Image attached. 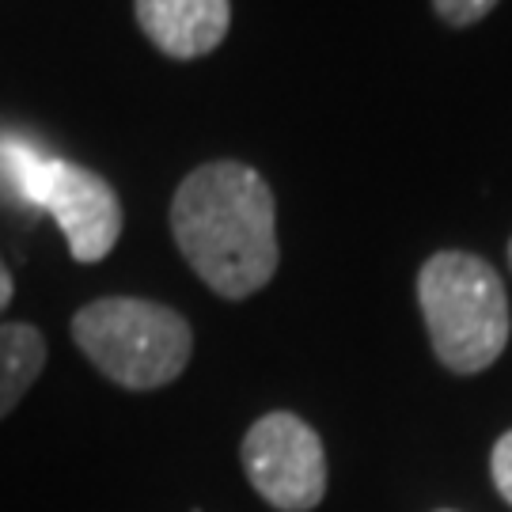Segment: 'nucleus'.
Listing matches in <instances>:
<instances>
[{
    "label": "nucleus",
    "mask_w": 512,
    "mask_h": 512,
    "mask_svg": "<svg viewBox=\"0 0 512 512\" xmlns=\"http://www.w3.org/2000/svg\"><path fill=\"white\" fill-rule=\"evenodd\" d=\"M490 475H494L497 494L512 505V429L497 437L494 452H490Z\"/></svg>",
    "instance_id": "obj_9"
},
{
    "label": "nucleus",
    "mask_w": 512,
    "mask_h": 512,
    "mask_svg": "<svg viewBox=\"0 0 512 512\" xmlns=\"http://www.w3.org/2000/svg\"><path fill=\"white\" fill-rule=\"evenodd\" d=\"M194 512H198V509H194Z\"/></svg>",
    "instance_id": "obj_13"
},
{
    "label": "nucleus",
    "mask_w": 512,
    "mask_h": 512,
    "mask_svg": "<svg viewBox=\"0 0 512 512\" xmlns=\"http://www.w3.org/2000/svg\"><path fill=\"white\" fill-rule=\"evenodd\" d=\"M509 266H512V239H509Z\"/></svg>",
    "instance_id": "obj_11"
},
{
    "label": "nucleus",
    "mask_w": 512,
    "mask_h": 512,
    "mask_svg": "<svg viewBox=\"0 0 512 512\" xmlns=\"http://www.w3.org/2000/svg\"><path fill=\"white\" fill-rule=\"evenodd\" d=\"M418 308L437 361L456 376L490 368L509 346V296L471 251H437L418 274Z\"/></svg>",
    "instance_id": "obj_2"
},
{
    "label": "nucleus",
    "mask_w": 512,
    "mask_h": 512,
    "mask_svg": "<svg viewBox=\"0 0 512 512\" xmlns=\"http://www.w3.org/2000/svg\"><path fill=\"white\" fill-rule=\"evenodd\" d=\"M171 232L190 270L224 300H247L277 274V202L255 167H194L175 190Z\"/></svg>",
    "instance_id": "obj_1"
},
{
    "label": "nucleus",
    "mask_w": 512,
    "mask_h": 512,
    "mask_svg": "<svg viewBox=\"0 0 512 512\" xmlns=\"http://www.w3.org/2000/svg\"><path fill=\"white\" fill-rule=\"evenodd\" d=\"M440 512H452V509H440Z\"/></svg>",
    "instance_id": "obj_12"
},
{
    "label": "nucleus",
    "mask_w": 512,
    "mask_h": 512,
    "mask_svg": "<svg viewBox=\"0 0 512 512\" xmlns=\"http://www.w3.org/2000/svg\"><path fill=\"white\" fill-rule=\"evenodd\" d=\"M497 8V0H433V12L452 27H471Z\"/></svg>",
    "instance_id": "obj_8"
},
{
    "label": "nucleus",
    "mask_w": 512,
    "mask_h": 512,
    "mask_svg": "<svg viewBox=\"0 0 512 512\" xmlns=\"http://www.w3.org/2000/svg\"><path fill=\"white\" fill-rule=\"evenodd\" d=\"M12 293H16V281H12L8 266H4V258H0V311L12 304Z\"/></svg>",
    "instance_id": "obj_10"
},
{
    "label": "nucleus",
    "mask_w": 512,
    "mask_h": 512,
    "mask_svg": "<svg viewBox=\"0 0 512 512\" xmlns=\"http://www.w3.org/2000/svg\"><path fill=\"white\" fill-rule=\"evenodd\" d=\"M243 475L270 509L311 512L327 497V448L293 410H270L247 429Z\"/></svg>",
    "instance_id": "obj_4"
},
{
    "label": "nucleus",
    "mask_w": 512,
    "mask_h": 512,
    "mask_svg": "<svg viewBox=\"0 0 512 512\" xmlns=\"http://www.w3.org/2000/svg\"><path fill=\"white\" fill-rule=\"evenodd\" d=\"M35 209H46L57 220L61 236L69 243V255L84 266L103 262L122 236V202L114 186L88 167L69 164L50 156L42 167V179L35 190Z\"/></svg>",
    "instance_id": "obj_5"
},
{
    "label": "nucleus",
    "mask_w": 512,
    "mask_h": 512,
    "mask_svg": "<svg viewBox=\"0 0 512 512\" xmlns=\"http://www.w3.org/2000/svg\"><path fill=\"white\" fill-rule=\"evenodd\" d=\"M46 368V338L35 323H0V418H8Z\"/></svg>",
    "instance_id": "obj_7"
},
{
    "label": "nucleus",
    "mask_w": 512,
    "mask_h": 512,
    "mask_svg": "<svg viewBox=\"0 0 512 512\" xmlns=\"http://www.w3.org/2000/svg\"><path fill=\"white\" fill-rule=\"evenodd\" d=\"M73 342L110 384L160 391L190 365L194 330L167 304L145 296H103L73 315Z\"/></svg>",
    "instance_id": "obj_3"
},
{
    "label": "nucleus",
    "mask_w": 512,
    "mask_h": 512,
    "mask_svg": "<svg viewBox=\"0 0 512 512\" xmlns=\"http://www.w3.org/2000/svg\"><path fill=\"white\" fill-rule=\"evenodd\" d=\"M137 27L175 61L213 54L232 27V0H133Z\"/></svg>",
    "instance_id": "obj_6"
}]
</instances>
